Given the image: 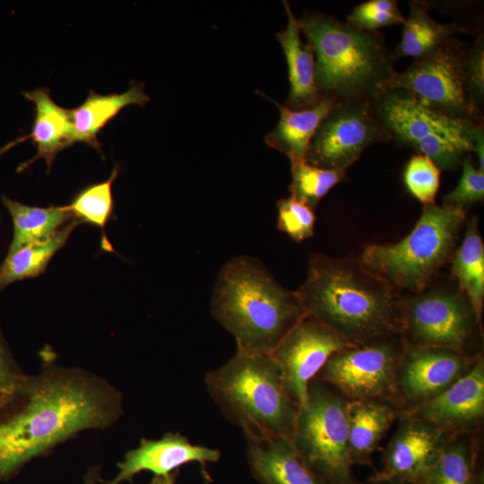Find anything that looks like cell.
Returning <instances> with one entry per match:
<instances>
[{
	"label": "cell",
	"instance_id": "obj_1",
	"mask_svg": "<svg viewBox=\"0 0 484 484\" xmlns=\"http://www.w3.org/2000/svg\"><path fill=\"white\" fill-rule=\"evenodd\" d=\"M122 411L121 393L81 368L47 363L26 375L0 409V482L78 433L110 427Z\"/></svg>",
	"mask_w": 484,
	"mask_h": 484
},
{
	"label": "cell",
	"instance_id": "obj_2",
	"mask_svg": "<svg viewBox=\"0 0 484 484\" xmlns=\"http://www.w3.org/2000/svg\"><path fill=\"white\" fill-rule=\"evenodd\" d=\"M307 315L354 346L402 336V298L359 258L313 254L298 290Z\"/></svg>",
	"mask_w": 484,
	"mask_h": 484
},
{
	"label": "cell",
	"instance_id": "obj_3",
	"mask_svg": "<svg viewBox=\"0 0 484 484\" xmlns=\"http://www.w3.org/2000/svg\"><path fill=\"white\" fill-rule=\"evenodd\" d=\"M211 308L237 348L262 354H272L307 316L298 290L282 287L259 260L248 255L233 257L221 267Z\"/></svg>",
	"mask_w": 484,
	"mask_h": 484
},
{
	"label": "cell",
	"instance_id": "obj_4",
	"mask_svg": "<svg viewBox=\"0 0 484 484\" xmlns=\"http://www.w3.org/2000/svg\"><path fill=\"white\" fill-rule=\"evenodd\" d=\"M298 22L315 53L321 99L370 103L393 88L398 72L379 31H363L319 12L305 13Z\"/></svg>",
	"mask_w": 484,
	"mask_h": 484
},
{
	"label": "cell",
	"instance_id": "obj_5",
	"mask_svg": "<svg viewBox=\"0 0 484 484\" xmlns=\"http://www.w3.org/2000/svg\"><path fill=\"white\" fill-rule=\"evenodd\" d=\"M204 383L222 415L244 436L292 438L299 406L271 354L237 348L225 364L205 375Z\"/></svg>",
	"mask_w": 484,
	"mask_h": 484
},
{
	"label": "cell",
	"instance_id": "obj_6",
	"mask_svg": "<svg viewBox=\"0 0 484 484\" xmlns=\"http://www.w3.org/2000/svg\"><path fill=\"white\" fill-rule=\"evenodd\" d=\"M465 221L466 208L423 206L421 216L405 238L393 244L367 246L359 260L393 288L422 292L452 255Z\"/></svg>",
	"mask_w": 484,
	"mask_h": 484
},
{
	"label": "cell",
	"instance_id": "obj_7",
	"mask_svg": "<svg viewBox=\"0 0 484 484\" xmlns=\"http://www.w3.org/2000/svg\"><path fill=\"white\" fill-rule=\"evenodd\" d=\"M369 105L392 140L428 157L440 171L457 169L473 152L476 130L483 124L440 114L397 87L386 90Z\"/></svg>",
	"mask_w": 484,
	"mask_h": 484
},
{
	"label": "cell",
	"instance_id": "obj_8",
	"mask_svg": "<svg viewBox=\"0 0 484 484\" xmlns=\"http://www.w3.org/2000/svg\"><path fill=\"white\" fill-rule=\"evenodd\" d=\"M348 400L313 378L299 407L291 441L307 464L326 484H362L350 457Z\"/></svg>",
	"mask_w": 484,
	"mask_h": 484
},
{
	"label": "cell",
	"instance_id": "obj_9",
	"mask_svg": "<svg viewBox=\"0 0 484 484\" xmlns=\"http://www.w3.org/2000/svg\"><path fill=\"white\" fill-rule=\"evenodd\" d=\"M402 338L406 345L481 356V322L462 290L434 289L402 298Z\"/></svg>",
	"mask_w": 484,
	"mask_h": 484
},
{
	"label": "cell",
	"instance_id": "obj_10",
	"mask_svg": "<svg viewBox=\"0 0 484 484\" xmlns=\"http://www.w3.org/2000/svg\"><path fill=\"white\" fill-rule=\"evenodd\" d=\"M403 349L402 336L350 346L333 353L314 378L332 385L348 401L385 400L395 404Z\"/></svg>",
	"mask_w": 484,
	"mask_h": 484
},
{
	"label": "cell",
	"instance_id": "obj_11",
	"mask_svg": "<svg viewBox=\"0 0 484 484\" xmlns=\"http://www.w3.org/2000/svg\"><path fill=\"white\" fill-rule=\"evenodd\" d=\"M467 45L455 38L398 73L393 87L403 89L421 104L445 116L482 121L463 86L462 56Z\"/></svg>",
	"mask_w": 484,
	"mask_h": 484
},
{
	"label": "cell",
	"instance_id": "obj_12",
	"mask_svg": "<svg viewBox=\"0 0 484 484\" xmlns=\"http://www.w3.org/2000/svg\"><path fill=\"white\" fill-rule=\"evenodd\" d=\"M391 140L369 103H335L313 136L306 160L321 169L347 170L370 145Z\"/></svg>",
	"mask_w": 484,
	"mask_h": 484
},
{
	"label": "cell",
	"instance_id": "obj_13",
	"mask_svg": "<svg viewBox=\"0 0 484 484\" xmlns=\"http://www.w3.org/2000/svg\"><path fill=\"white\" fill-rule=\"evenodd\" d=\"M481 357L404 343L396 373L395 404L403 411L433 399L467 374Z\"/></svg>",
	"mask_w": 484,
	"mask_h": 484
},
{
	"label": "cell",
	"instance_id": "obj_14",
	"mask_svg": "<svg viewBox=\"0 0 484 484\" xmlns=\"http://www.w3.org/2000/svg\"><path fill=\"white\" fill-rule=\"evenodd\" d=\"M354 346L324 324L306 316L280 341L272 357L280 366L287 391L300 407L309 382L329 357L341 349Z\"/></svg>",
	"mask_w": 484,
	"mask_h": 484
},
{
	"label": "cell",
	"instance_id": "obj_15",
	"mask_svg": "<svg viewBox=\"0 0 484 484\" xmlns=\"http://www.w3.org/2000/svg\"><path fill=\"white\" fill-rule=\"evenodd\" d=\"M382 455V468L369 477L424 484L454 435L419 418L401 414Z\"/></svg>",
	"mask_w": 484,
	"mask_h": 484
},
{
	"label": "cell",
	"instance_id": "obj_16",
	"mask_svg": "<svg viewBox=\"0 0 484 484\" xmlns=\"http://www.w3.org/2000/svg\"><path fill=\"white\" fill-rule=\"evenodd\" d=\"M401 414L423 419L450 435L477 434L484 419V359L433 399Z\"/></svg>",
	"mask_w": 484,
	"mask_h": 484
},
{
	"label": "cell",
	"instance_id": "obj_17",
	"mask_svg": "<svg viewBox=\"0 0 484 484\" xmlns=\"http://www.w3.org/2000/svg\"><path fill=\"white\" fill-rule=\"evenodd\" d=\"M220 452L192 444L178 432H168L160 439L142 438L139 445L128 451L117 463L118 471L107 484H120L137 473L148 471L155 476L169 475L182 465L199 462L203 467L220 460Z\"/></svg>",
	"mask_w": 484,
	"mask_h": 484
},
{
	"label": "cell",
	"instance_id": "obj_18",
	"mask_svg": "<svg viewBox=\"0 0 484 484\" xmlns=\"http://www.w3.org/2000/svg\"><path fill=\"white\" fill-rule=\"evenodd\" d=\"M245 438L248 467L259 484H326L307 464L291 439Z\"/></svg>",
	"mask_w": 484,
	"mask_h": 484
},
{
	"label": "cell",
	"instance_id": "obj_19",
	"mask_svg": "<svg viewBox=\"0 0 484 484\" xmlns=\"http://www.w3.org/2000/svg\"><path fill=\"white\" fill-rule=\"evenodd\" d=\"M402 411L385 400L348 401L350 457L353 463L371 466L374 454Z\"/></svg>",
	"mask_w": 484,
	"mask_h": 484
},
{
	"label": "cell",
	"instance_id": "obj_20",
	"mask_svg": "<svg viewBox=\"0 0 484 484\" xmlns=\"http://www.w3.org/2000/svg\"><path fill=\"white\" fill-rule=\"evenodd\" d=\"M287 17L286 28L276 35L288 65L290 83L286 107L300 110L315 106L320 98L315 82V59L312 48L300 38V25L288 1H282Z\"/></svg>",
	"mask_w": 484,
	"mask_h": 484
},
{
	"label": "cell",
	"instance_id": "obj_21",
	"mask_svg": "<svg viewBox=\"0 0 484 484\" xmlns=\"http://www.w3.org/2000/svg\"><path fill=\"white\" fill-rule=\"evenodd\" d=\"M23 96L35 106V118L31 132L28 135L36 144L38 152L29 162L23 163L22 168L39 158H44L50 169L56 154L73 144L70 108L56 104L48 88L24 91Z\"/></svg>",
	"mask_w": 484,
	"mask_h": 484
},
{
	"label": "cell",
	"instance_id": "obj_22",
	"mask_svg": "<svg viewBox=\"0 0 484 484\" xmlns=\"http://www.w3.org/2000/svg\"><path fill=\"white\" fill-rule=\"evenodd\" d=\"M149 99L142 82H132L123 93L101 95L91 90L80 106L70 108L73 143H85L100 152L99 131L126 106H144Z\"/></svg>",
	"mask_w": 484,
	"mask_h": 484
},
{
	"label": "cell",
	"instance_id": "obj_23",
	"mask_svg": "<svg viewBox=\"0 0 484 484\" xmlns=\"http://www.w3.org/2000/svg\"><path fill=\"white\" fill-rule=\"evenodd\" d=\"M273 102L280 110V119L265 136V143L285 154L290 162L307 161L311 140L335 102L330 99H322L315 106L300 110H293Z\"/></svg>",
	"mask_w": 484,
	"mask_h": 484
},
{
	"label": "cell",
	"instance_id": "obj_24",
	"mask_svg": "<svg viewBox=\"0 0 484 484\" xmlns=\"http://www.w3.org/2000/svg\"><path fill=\"white\" fill-rule=\"evenodd\" d=\"M409 9V16L402 24L401 40L392 51L394 61L401 57L422 58L455 34L467 31L456 22L440 23L433 20L429 15L430 4L426 1H411Z\"/></svg>",
	"mask_w": 484,
	"mask_h": 484
},
{
	"label": "cell",
	"instance_id": "obj_25",
	"mask_svg": "<svg viewBox=\"0 0 484 484\" xmlns=\"http://www.w3.org/2000/svg\"><path fill=\"white\" fill-rule=\"evenodd\" d=\"M2 202L13 225L8 253L32 243L45 242L74 220L66 205L47 208L30 206L5 195L2 196Z\"/></svg>",
	"mask_w": 484,
	"mask_h": 484
},
{
	"label": "cell",
	"instance_id": "obj_26",
	"mask_svg": "<svg viewBox=\"0 0 484 484\" xmlns=\"http://www.w3.org/2000/svg\"><path fill=\"white\" fill-rule=\"evenodd\" d=\"M451 272L457 279L476 317L481 322L484 304V245L476 217H471L467 223L463 239L453 254Z\"/></svg>",
	"mask_w": 484,
	"mask_h": 484
},
{
	"label": "cell",
	"instance_id": "obj_27",
	"mask_svg": "<svg viewBox=\"0 0 484 484\" xmlns=\"http://www.w3.org/2000/svg\"><path fill=\"white\" fill-rule=\"evenodd\" d=\"M476 435L454 436L424 484H484Z\"/></svg>",
	"mask_w": 484,
	"mask_h": 484
},
{
	"label": "cell",
	"instance_id": "obj_28",
	"mask_svg": "<svg viewBox=\"0 0 484 484\" xmlns=\"http://www.w3.org/2000/svg\"><path fill=\"white\" fill-rule=\"evenodd\" d=\"M81 223L73 220L53 238L22 246L7 253L0 265V291L9 284L42 274L51 259L66 243L71 233Z\"/></svg>",
	"mask_w": 484,
	"mask_h": 484
},
{
	"label": "cell",
	"instance_id": "obj_29",
	"mask_svg": "<svg viewBox=\"0 0 484 484\" xmlns=\"http://www.w3.org/2000/svg\"><path fill=\"white\" fill-rule=\"evenodd\" d=\"M117 174L118 169L116 167L107 180L83 187L66 205L74 220L101 229L104 236L106 225L113 212L112 185Z\"/></svg>",
	"mask_w": 484,
	"mask_h": 484
},
{
	"label": "cell",
	"instance_id": "obj_30",
	"mask_svg": "<svg viewBox=\"0 0 484 484\" xmlns=\"http://www.w3.org/2000/svg\"><path fill=\"white\" fill-rule=\"evenodd\" d=\"M290 195L313 210L334 186L346 178L344 169H321L307 161L290 162Z\"/></svg>",
	"mask_w": 484,
	"mask_h": 484
},
{
	"label": "cell",
	"instance_id": "obj_31",
	"mask_svg": "<svg viewBox=\"0 0 484 484\" xmlns=\"http://www.w3.org/2000/svg\"><path fill=\"white\" fill-rule=\"evenodd\" d=\"M403 182L408 192L423 206L435 203L440 185V170L428 157L417 153L407 162Z\"/></svg>",
	"mask_w": 484,
	"mask_h": 484
},
{
	"label": "cell",
	"instance_id": "obj_32",
	"mask_svg": "<svg viewBox=\"0 0 484 484\" xmlns=\"http://www.w3.org/2000/svg\"><path fill=\"white\" fill-rule=\"evenodd\" d=\"M405 17L396 0H369L357 4L346 17L350 26L367 32L403 24Z\"/></svg>",
	"mask_w": 484,
	"mask_h": 484
},
{
	"label": "cell",
	"instance_id": "obj_33",
	"mask_svg": "<svg viewBox=\"0 0 484 484\" xmlns=\"http://www.w3.org/2000/svg\"><path fill=\"white\" fill-rule=\"evenodd\" d=\"M277 227L296 242H302L314 235L315 215L305 203L290 195L277 203Z\"/></svg>",
	"mask_w": 484,
	"mask_h": 484
},
{
	"label": "cell",
	"instance_id": "obj_34",
	"mask_svg": "<svg viewBox=\"0 0 484 484\" xmlns=\"http://www.w3.org/2000/svg\"><path fill=\"white\" fill-rule=\"evenodd\" d=\"M463 86L471 105L481 112L484 99V38L480 34L467 47L462 60Z\"/></svg>",
	"mask_w": 484,
	"mask_h": 484
},
{
	"label": "cell",
	"instance_id": "obj_35",
	"mask_svg": "<svg viewBox=\"0 0 484 484\" xmlns=\"http://www.w3.org/2000/svg\"><path fill=\"white\" fill-rule=\"evenodd\" d=\"M461 166L458 185L443 196L442 204L466 208L484 199V172L473 165L471 155L463 160Z\"/></svg>",
	"mask_w": 484,
	"mask_h": 484
},
{
	"label": "cell",
	"instance_id": "obj_36",
	"mask_svg": "<svg viewBox=\"0 0 484 484\" xmlns=\"http://www.w3.org/2000/svg\"><path fill=\"white\" fill-rule=\"evenodd\" d=\"M25 376L10 350L0 324V409L11 400Z\"/></svg>",
	"mask_w": 484,
	"mask_h": 484
},
{
	"label": "cell",
	"instance_id": "obj_37",
	"mask_svg": "<svg viewBox=\"0 0 484 484\" xmlns=\"http://www.w3.org/2000/svg\"><path fill=\"white\" fill-rule=\"evenodd\" d=\"M473 152L478 157V169L484 172V128L483 124L480 125L475 133Z\"/></svg>",
	"mask_w": 484,
	"mask_h": 484
},
{
	"label": "cell",
	"instance_id": "obj_38",
	"mask_svg": "<svg viewBox=\"0 0 484 484\" xmlns=\"http://www.w3.org/2000/svg\"><path fill=\"white\" fill-rule=\"evenodd\" d=\"M177 472L175 471L169 475L154 476L150 484H175Z\"/></svg>",
	"mask_w": 484,
	"mask_h": 484
},
{
	"label": "cell",
	"instance_id": "obj_39",
	"mask_svg": "<svg viewBox=\"0 0 484 484\" xmlns=\"http://www.w3.org/2000/svg\"><path fill=\"white\" fill-rule=\"evenodd\" d=\"M362 484H413L407 481H403L397 479H373L368 478L366 482Z\"/></svg>",
	"mask_w": 484,
	"mask_h": 484
},
{
	"label": "cell",
	"instance_id": "obj_40",
	"mask_svg": "<svg viewBox=\"0 0 484 484\" xmlns=\"http://www.w3.org/2000/svg\"><path fill=\"white\" fill-rule=\"evenodd\" d=\"M29 138V135H26V136H22L19 139H16L9 143H7L5 146H4L3 148L0 149V156L4 153L5 151H7L9 149H11L12 147H13L14 145H16L17 143H19L20 142L23 141V140H26Z\"/></svg>",
	"mask_w": 484,
	"mask_h": 484
},
{
	"label": "cell",
	"instance_id": "obj_41",
	"mask_svg": "<svg viewBox=\"0 0 484 484\" xmlns=\"http://www.w3.org/2000/svg\"><path fill=\"white\" fill-rule=\"evenodd\" d=\"M96 479H97V477L93 476V474L91 473V474H89V478L87 479L85 484H94Z\"/></svg>",
	"mask_w": 484,
	"mask_h": 484
}]
</instances>
